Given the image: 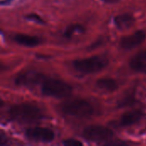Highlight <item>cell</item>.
<instances>
[{"instance_id":"cell-4","label":"cell","mask_w":146,"mask_h":146,"mask_svg":"<svg viewBox=\"0 0 146 146\" xmlns=\"http://www.w3.org/2000/svg\"><path fill=\"white\" fill-rule=\"evenodd\" d=\"M109 65V60L103 56H94L89 58L74 61V68L82 74H95L105 68Z\"/></svg>"},{"instance_id":"cell-8","label":"cell","mask_w":146,"mask_h":146,"mask_svg":"<svg viewBox=\"0 0 146 146\" xmlns=\"http://www.w3.org/2000/svg\"><path fill=\"white\" fill-rule=\"evenodd\" d=\"M146 34L145 31L139 30L133 34L126 36L121 39L120 44L121 48L125 50H132L139 45H140L145 40Z\"/></svg>"},{"instance_id":"cell-11","label":"cell","mask_w":146,"mask_h":146,"mask_svg":"<svg viewBox=\"0 0 146 146\" xmlns=\"http://www.w3.org/2000/svg\"><path fill=\"white\" fill-rule=\"evenodd\" d=\"M135 19L133 15L131 14H121L115 17L114 22L116 27L120 30H126L133 27L134 24Z\"/></svg>"},{"instance_id":"cell-1","label":"cell","mask_w":146,"mask_h":146,"mask_svg":"<svg viewBox=\"0 0 146 146\" xmlns=\"http://www.w3.org/2000/svg\"><path fill=\"white\" fill-rule=\"evenodd\" d=\"M9 115L16 122L31 124L42 118V112L36 105L24 103L11 106L9 110Z\"/></svg>"},{"instance_id":"cell-7","label":"cell","mask_w":146,"mask_h":146,"mask_svg":"<svg viewBox=\"0 0 146 146\" xmlns=\"http://www.w3.org/2000/svg\"><path fill=\"white\" fill-rule=\"evenodd\" d=\"M25 136L27 139L38 143H50L55 138V134L52 130L40 127L27 128L25 131Z\"/></svg>"},{"instance_id":"cell-18","label":"cell","mask_w":146,"mask_h":146,"mask_svg":"<svg viewBox=\"0 0 146 146\" xmlns=\"http://www.w3.org/2000/svg\"><path fill=\"white\" fill-rule=\"evenodd\" d=\"M103 1L105 2V3H114L118 2L119 0H103Z\"/></svg>"},{"instance_id":"cell-5","label":"cell","mask_w":146,"mask_h":146,"mask_svg":"<svg viewBox=\"0 0 146 146\" xmlns=\"http://www.w3.org/2000/svg\"><path fill=\"white\" fill-rule=\"evenodd\" d=\"M82 135L86 140L95 143H103L110 140L114 134L108 127L102 126H90L83 130Z\"/></svg>"},{"instance_id":"cell-15","label":"cell","mask_w":146,"mask_h":146,"mask_svg":"<svg viewBox=\"0 0 146 146\" xmlns=\"http://www.w3.org/2000/svg\"><path fill=\"white\" fill-rule=\"evenodd\" d=\"M136 102V98H135V92H131L122 97V98L119 101L118 105L119 107H127V106H131Z\"/></svg>"},{"instance_id":"cell-12","label":"cell","mask_w":146,"mask_h":146,"mask_svg":"<svg viewBox=\"0 0 146 146\" xmlns=\"http://www.w3.org/2000/svg\"><path fill=\"white\" fill-rule=\"evenodd\" d=\"M14 40L23 46L26 47H35L40 44V39L36 36H31L28 34L18 33L14 36Z\"/></svg>"},{"instance_id":"cell-14","label":"cell","mask_w":146,"mask_h":146,"mask_svg":"<svg viewBox=\"0 0 146 146\" xmlns=\"http://www.w3.org/2000/svg\"><path fill=\"white\" fill-rule=\"evenodd\" d=\"M85 32V28L80 24H71L69 25L65 32H64V37L67 38H72L76 34H80Z\"/></svg>"},{"instance_id":"cell-6","label":"cell","mask_w":146,"mask_h":146,"mask_svg":"<svg viewBox=\"0 0 146 146\" xmlns=\"http://www.w3.org/2000/svg\"><path fill=\"white\" fill-rule=\"evenodd\" d=\"M45 77L41 73L33 70H28L18 74L15 79V84L19 86L32 88L38 85H41Z\"/></svg>"},{"instance_id":"cell-17","label":"cell","mask_w":146,"mask_h":146,"mask_svg":"<svg viewBox=\"0 0 146 146\" xmlns=\"http://www.w3.org/2000/svg\"><path fill=\"white\" fill-rule=\"evenodd\" d=\"M63 145L68 146H80L82 145V143L79 140H75V139H67L65 141H63Z\"/></svg>"},{"instance_id":"cell-2","label":"cell","mask_w":146,"mask_h":146,"mask_svg":"<svg viewBox=\"0 0 146 146\" xmlns=\"http://www.w3.org/2000/svg\"><path fill=\"white\" fill-rule=\"evenodd\" d=\"M61 111L69 116L78 118H87L93 115L92 105L83 99L68 100L61 104Z\"/></svg>"},{"instance_id":"cell-10","label":"cell","mask_w":146,"mask_h":146,"mask_svg":"<svg viewBox=\"0 0 146 146\" xmlns=\"http://www.w3.org/2000/svg\"><path fill=\"white\" fill-rule=\"evenodd\" d=\"M131 68L138 73L146 74V50L139 52L130 61Z\"/></svg>"},{"instance_id":"cell-16","label":"cell","mask_w":146,"mask_h":146,"mask_svg":"<svg viewBox=\"0 0 146 146\" xmlns=\"http://www.w3.org/2000/svg\"><path fill=\"white\" fill-rule=\"evenodd\" d=\"M26 18L28 21L38 23V24H44V21L41 18V16H39L37 14H29V15H26Z\"/></svg>"},{"instance_id":"cell-9","label":"cell","mask_w":146,"mask_h":146,"mask_svg":"<svg viewBox=\"0 0 146 146\" xmlns=\"http://www.w3.org/2000/svg\"><path fill=\"white\" fill-rule=\"evenodd\" d=\"M144 116V113L142 110H136L127 111L123 114L120 119V124L121 127H129L138 123L142 117Z\"/></svg>"},{"instance_id":"cell-3","label":"cell","mask_w":146,"mask_h":146,"mask_svg":"<svg viewBox=\"0 0 146 146\" xmlns=\"http://www.w3.org/2000/svg\"><path fill=\"white\" fill-rule=\"evenodd\" d=\"M41 92L44 95L56 98H68L72 94V86L59 80L45 78L41 84Z\"/></svg>"},{"instance_id":"cell-13","label":"cell","mask_w":146,"mask_h":146,"mask_svg":"<svg viewBox=\"0 0 146 146\" xmlns=\"http://www.w3.org/2000/svg\"><path fill=\"white\" fill-rule=\"evenodd\" d=\"M96 86L101 91L110 92H112L118 89V84L116 80L111 78H102L98 80L96 82Z\"/></svg>"}]
</instances>
